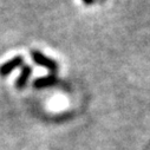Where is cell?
<instances>
[{"label":"cell","mask_w":150,"mask_h":150,"mask_svg":"<svg viewBox=\"0 0 150 150\" xmlns=\"http://www.w3.org/2000/svg\"><path fill=\"white\" fill-rule=\"evenodd\" d=\"M30 54H31L32 60H33L37 65L43 66V67H45L46 70H49L51 73H54V74H56V72L58 71V67H59V66H58V63H57L54 59H52V58L45 56L43 52H40V51H38V50H32V51L30 52Z\"/></svg>","instance_id":"6da1fadb"},{"label":"cell","mask_w":150,"mask_h":150,"mask_svg":"<svg viewBox=\"0 0 150 150\" xmlns=\"http://www.w3.org/2000/svg\"><path fill=\"white\" fill-rule=\"evenodd\" d=\"M25 63H24V57L23 56H16V57L11 58L6 63L0 65V76L1 77L8 76L11 72H13L18 67H21Z\"/></svg>","instance_id":"7a4b0ae2"},{"label":"cell","mask_w":150,"mask_h":150,"mask_svg":"<svg viewBox=\"0 0 150 150\" xmlns=\"http://www.w3.org/2000/svg\"><path fill=\"white\" fill-rule=\"evenodd\" d=\"M57 83H58V77L54 73H51V74H47V76H44V77L35 78L33 81V86H34V89L42 90V89L51 88V86L56 85Z\"/></svg>","instance_id":"3957f363"},{"label":"cell","mask_w":150,"mask_h":150,"mask_svg":"<svg viewBox=\"0 0 150 150\" xmlns=\"http://www.w3.org/2000/svg\"><path fill=\"white\" fill-rule=\"evenodd\" d=\"M32 71H33V69H32V66L30 64H24L21 66L20 74H19V77L16 81V88L18 90H23L27 85V83L30 81V77L32 74Z\"/></svg>","instance_id":"277c9868"},{"label":"cell","mask_w":150,"mask_h":150,"mask_svg":"<svg viewBox=\"0 0 150 150\" xmlns=\"http://www.w3.org/2000/svg\"><path fill=\"white\" fill-rule=\"evenodd\" d=\"M82 1H83L84 5H86V6H91V5H93V4L96 3V0H82Z\"/></svg>","instance_id":"5b68a950"},{"label":"cell","mask_w":150,"mask_h":150,"mask_svg":"<svg viewBox=\"0 0 150 150\" xmlns=\"http://www.w3.org/2000/svg\"><path fill=\"white\" fill-rule=\"evenodd\" d=\"M106 1V0H97V3H99V4H104Z\"/></svg>","instance_id":"8992f818"}]
</instances>
